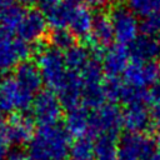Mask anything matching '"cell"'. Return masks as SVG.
<instances>
[{
    "mask_svg": "<svg viewBox=\"0 0 160 160\" xmlns=\"http://www.w3.org/2000/svg\"><path fill=\"white\" fill-rule=\"evenodd\" d=\"M10 141L6 138L4 129L0 128V160H6V158L9 156V154L11 152L10 150Z\"/></svg>",
    "mask_w": 160,
    "mask_h": 160,
    "instance_id": "cell-27",
    "label": "cell"
},
{
    "mask_svg": "<svg viewBox=\"0 0 160 160\" xmlns=\"http://www.w3.org/2000/svg\"><path fill=\"white\" fill-rule=\"evenodd\" d=\"M131 60L138 61H156L160 56V42L158 38L142 34L131 45H129Z\"/></svg>",
    "mask_w": 160,
    "mask_h": 160,
    "instance_id": "cell-15",
    "label": "cell"
},
{
    "mask_svg": "<svg viewBox=\"0 0 160 160\" xmlns=\"http://www.w3.org/2000/svg\"><path fill=\"white\" fill-rule=\"evenodd\" d=\"M89 125L90 138H116L122 128V111L114 102H105L104 105L90 111Z\"/></svg>",
    "mask_w": 160,
    "mask_h": 160,
    "instance_id": "cell-3",
    "label": "cell"
},
{
    "mask_svg": "<svg viewBox=\"0 0 160 160\" xmlns=\"http://www.w3.org/2000/svg\"><path fill=\"white\" fill-rule=\"evenodd\" d=\"M150 160H160V155H159V154H154Z\"/></svg>",
    "mask_w": 160,
    "mask_h": 160,
    "instance_id": "cell-35",
    "label": "cell"
},
{
    "mask_svg": "<svg viewBox=\"0 0 160 160\" xmlns=\"http://www.w3.org/2000/svg\"><path fill=\"white\" fill-rule=\"evenodd\" d=\"M11 5H14V4H12V0H0V15H1L6 9H9Z\"/></svg>",
    "mask_w": 160,
    "mask_h": 160,
    "instance_id": "cell-31",
    "label": "cell"
},
{
    "mask_svg": "<svg viewBox=\"0 0 160 160\" xmlns=\"http://www.w3.org/2000/svg\"><path fill=\"white\" fill-rule=\"evenodd\" d=\"M154 141H155V150H158V154L160 155V134L158 135V138Z\"/></svg>",
    "mask_w": 160,
    "mask_h": 160,
    "instance_id": "cell-33",
    "label": "cell"
},
{
    "mask_svg": "<svg viewBox=\"0 0 160 160\" xmlns=\"http://www.w3.org/2000/svg\"><path fill=\"white\" fill-rule=\"evenodd\" d=\"M156 38H158V40H159V42H160V35H159V36H156Z\"/></svg>",
    "mask_w": 160,
    "mask_h": 160,
    "instance_id": "cell-36",
    "label": "cell"
},
{
    "mask_svg": "<svg viewBox=\"0 0 160 160\" xmlns=\"http://www.w3.org/2000/svg\"><path fill=\"white\" fill-rule=\"evenodd\" d=\"M2 129L11 145L29 144L35 132L32 118H29L24 114L12 115Z\"/></svg>",
    "mask_w": 160,
    "mask_h": 160,
    "instance_id": "cell-13",
    "label": "cell"
},
{
    "mask_svg": "<svg viewBox=\"0 0 160 160\" xmlns=\"http://www.w3.org/2000/svg\"><path fill=\"white\" fill-rule=\"evenodd\" d=\"M151 125L160 131V106L154 108L151 111Z\"/></svg>",
    "mask_w": 160,
    "mask_h": 160,
    "instance_id": "cell-29",
    "label": "cell"
},
{
    "mask_svg": "<svg viewBox=\"0 0 160 160\" xmlns=\"http://www.w3.org/2000/svg\"><path fill=\"white\" fill-rule=\"evenodd\" d=\"M119 145L114 136H99L94 140L95 160H118Z\"/></svg>",
    "mask_w": 160,
    "mask_h": 160,
    "instance_id": "cell-20",
    "label": "cell"
},
{
    "mask_svg": "<svg viewBox=\"0 0 160 160\" xmlns=\"http://www.w3.org/2000/svg\"><path fill=\"white\" fill-rule=\"evenodd\" d=\"M4 115H5V112H4V110L0 108V128H1V124H2V121H4Z\"/></svg>",
    "mask_w": 160,
    "mask_h": 160,
    "instance_id": "cell-34",
    "label": "cell"
},
{
    "mask_svg": "<svg viewBox=\"0 0 160 160\" xmlns=\"http://www.w3.org/2000/svg\"><path fill=\"white\" fill-rule=\"evenodd\" d=\"M21 5H32V4H38V0H18Z\"/></svg>",
    "mask_w": 160,
    "mask_h": 160,
    "instance_id": "cell-32",
    "label": "cell"
},
{
    "mask_svg": "<svg viewBox=\"0 0 160 160\" xmlns=\"http://www.w3.org/2000/svg\"><path fill=\"white\" fill-rule=\"evenodd\" d=\"M50 41L52 48L60 51H66L75 45V36L68 29H55L51 31Z\"/></svg>",
    "mask_w": 160,
    "mask_h": 160,
    "instance_id": "cell-24",
    "label": "cell"
},
{
    "mask_svg": "<svg viewBox=\"0 0 160 160\" xmlns=\"http://www.w3.org/2000/svg\"><path fill=\"white\" fill-rule=\"evenodd\" d=\"M48 20L45 14L36 9H25L22 18L16 29L15 36L28 44L40 41L48 31Z\"/></svg>",
    "mask_w": 160,
    "mask_h": 160,
    "instance_id": "cell-10",
    "label": "cell"
},
{
    "mask_svg": "<svg viewBox=\"0 0 160 160\" xmlns=\"http://www.w3.org/2000/svg\"><path fill=\"white\" fill-rule=\"evenodd\" d=\"M12 76L22 88H25L31 94L36 95L41 91L40 89L44 84V80L36 62H32L30 60L24 61L14 70Z\"/></svg>",
    "mask_w": 160,
    "mask_h": 160,
    "instance_id": "cell-17",
    "label": "cell"
},
{
    "mask_svg": "<svg viewBox=\"0 0 160 160\" xmlns=\"http://www.w3.org/2000/svg\"><path fill=\"white\" fill-rule=\"evenodd\" d=\"M155 141L145 132H126L119 144L118 160H150L154 155Z\"/></svg>",
    "mask_w": 160,
    "mask_h": 160,
    "instance_id": "cell-8",
    "label": "cell"
},
{
    "mask_svg": "<svg viewBox=\"0 0 160 160\" xmlns=\"http://www.w3.org/2000/svg\"><path fill=\"white\" fill-rule=\"evenodd\" d=\"M109 16L114 30V39L118 44L129 46L140 36L141 24L138 15H135L126 5L114 6Z\"/></svg>",
    "mask_w": 160,
    "mask_h": 160,
    "instance_id": "cell-4",
    "label": "cell"
},
{
    "mask_svg": "<svg viewBox=\"0 0 160 160\" xmlns=\"http://www.w3.org/2000/svg\"><path fill=\"white\" fill-rule=\"evenodd\" d=\"M146 104L154 108L160 106V80L146 90Z\"/></svg>",
    "mask_w": 160,
    "mask_h": 160,
    "instance_id": "cell-26",
    "label": "cell"
},
{
    "mask_svg": "<svg viewBox=\"0 0 160 160\" xmlns=\"http://www.w3.org/2000/svg\"><path fill=\"white\" fill-rule=\"evenodd\" d=\"M91 42L98 49H104L111 46V42L114 39V30L111 25L110 16L106 14H98L95 15L92 29L90 32Z\"/></svg>",
    "mask_w": 160,
    "mask_h": 160,
    "instance_id": "cell-18",
    "label": "cell"
},
{
    "mask_svg": "<svg viewBox=\"0 0 160 160\" xmlns=\"http://www.w3.org/2000/svg\"><path fill=\"white\" fill-rule=\"evenodd\" d=\"M6 160H31V158L28 151H24L21 149H15V150H11Z\"/></svg>",
    "mask_w": 160,
    "mask_h": 160,
    "instance_id": "cell-28",
    "label": "cell"
},
{
    "mask_svg": "<svg viewBox=\"0 0 160 160\" xmlns=\"http://www.w3.org/2000/svg\"><path fill=\"white\" fill-rule=\"evenodd\" d=\"M62 104L51 90H41L34 98L31 105L32 120L40 126L56 125L62 116Z\"/></svg>",
    "mask_w": 160,
    "mask_h": 160,
    "instance_id": "cell-7",
    "label": "cell"
},
{
    "mask_svg": "<svg viewBox=\"0 0 160 160\" xmlns=\"http://www.w3.org/2000/svg\"><path fill=\"white\" fill-rule=\"evenodd\" d=\"M160 80V64L131 60L124 72V82L134 89L148 90Z\"/></svg>",
    "mask_w": 160,
    "mask_h": 160,
    "instance_id": "cell-9",
    "label": "cell"
},
{
    "mask_svg": "<svg viewBox=\"0 0 160 160\" xmlns=\"http://www.w3.org/2000/svg\"><path fill=\"white\" fill-rule=\"evenodd\" d=\"M35 62L49 90L56 92L69 75L64 54L52 46H44L38 51Z\"/></svg>",
    "mask_w": 160,
    "mask_h": 160,
    "instance_id": "cell-2",
    "label": "cell"
},
{
    "mask_svg": "<svg viewBox=\"0 0 160 160\" xmlns=\"http://www.w3.org/2000/svg\"><path fill=\"white\" fill-rule=\"evenodd\" d=\"M151 125V112L148 110L146 104L136 102L125 105L122 110V128L128 132L142 134Z\"/></svg>",
    "mask_w": 160,
    "mask_h": 160,
    "instance_id": "cell-14",
    "label": "cell"
},
{
    "mask_svg": "<svg viewBox=\"0 0 160 160\" xmlns=\"http://www.w3.org/2000/svg\"><path fill=\"white\" fill-rule=\"evenodd\" d=\"M129 64H130V52L128 46L120 44L111 45L101 54L102 70L108 78L116 79L121 74L124 75Z\"/></svg>",
    "mask_w": 160,
    "mask_h": 160,
    "instance_id": "cell-12",
    "label": "cell"
},
{
    "mask_svg": "<svg viewBox=\"0 0 160 160\" xmlns=\"http://www.w3.org/2000/svg\"><path fill=\"white\" fill-rule=\"evenodd\" d=\"M25 9L19 5H11L0 15V31L14 35L19 26V22L22 18Z\"/></svg>",
    "mask_w": 160,
    "mask_h": 160,
    "instance_id": "cell-21",
    "label": "cell"
},
{
    "mask_svg": "<svg viewBox=\"0 0 160 160\" xmlns=\"http://www.w3.org/2000/svg\"><path fill=\"white\" fill-rule=\"evenodd\" d=\"M64 0H38V4L41 5V8H44L45 10H49L54 6H56L58 4L62 2Z\"/></svg>",
    "mask_w": 160,
    "mask_h": 160,
    "instance_id": "cell-30",
    "label": "cell"
},
{
    "mask_svg": "<svg viewBox=\"0 0 160 160\" xmlns=\"http://www.w3.org/2000/svg\"><path fill=\"white\" fill-rule=\"evenodd\" d=\"M71 144V136L64 126H40L28 144V152L31 160H66Z\"/></svg>",
    "mask_w": 160,
    "mask_h": 160,
    "instance_id": "cell-1",
    "label": "cell"
},
{
    "mask_svg": "<svg viewBox=\"0 0 160 160\" xmlns=\"http://www.w3.org/2000/svg\"><path fill=\"white\" fill-rule=\"evenodd\" d=\"M35 95L22 88L12 75L0 81V108L4 112H24L31 109Z\"/></svg>",
    "mask_w": 160,
    "mask_h": 160,
    "instance_id": "cell-5",
    "label": "cell"
},
{
    "mask_svg": "<svg viewBox=\"0 0 160 160\" xmlns=\"http://www.w3.org/2000/svg\"><path fill=\"white\" fill-rule=\"evenodd\" d=\"M31 46L18 36L0 31V71L15 70L20 64L28 61Z\"/></svg>",
    "mask_w": 160,
    "mask_h": 160,
    "instance_id": "cell-6",
    "label": "cell"
},
{
    "mask_svg": "<svg viewBox=\"0 0 160 160\" xmlns=\"http://www.w3.org/2000/svg\"><path fill=\"white\" fill-rule=\"evenodd\" d=\"M92 56H94V51H90L88 48L78 44L71 46L64 54L65 62L69 71L78 72V74H80L86 68V65L90 62Z\"/></svg>",
    "mask_w": 160,
    "mask_h": 160,
    "instance_id": "cell-19",
    "label": "cell"
},
{
    "mask_svg": "<svg viewBox=\"0 0 160 160\" xmlns=\"http://www.w3.org/2000/svg\"><path fill=\"white\" fill-rule=\"evenodd\" d=\"M89 119H90V111L88 110V108H85L84 105L75 106L68 110L64 128L66 129L70 136H74L76 139L89 136V129H90Z\"/></svg>",
    "mask_w": 160,
    "mask_h": 160,
    "instance_id": "cell-16",
    "label": "cell"
},
{
    "mask_svg": "<svg viewBox=\"0 0 160 160\" xmlns=\"http://www.w3.org/2000/svg\"><path fill=\"white\" fill-rule=\"evenodd\" d=\"M126 6L138 16L149 18L160 11V0H125Z\"/></svg>",
    "mask_w": 160,
    "mask_h": 160,
    "instance_id": "cell-23",
    "label": "cell"
},
{
    "mask_svg": "<svg viewBox=\"0 0 160 160\" xmlns=\"http://www.w3.org/2000/svg\"><path fill=\"white\" fill-rule=\"evenodd\" d=\"M71 160H95L94 159V140L85 136L76 139L70 149Z\"/></svg>",
    "mask_w": 160,
    "mask_h": 160,
    "instance_id": "cell-22",
    "label": "cell"
},
{
    "mask_svg": "<svg viewBox=\"0 0 160 160\" xmlns=\"http://www.w3.org/2000/svg\"><path fill=\"white\" fill-rule=\"evenodd\" d=\"M141 30L146 35L159 36L160 35V11L152 14L149 18H145L144 22L141 24Z\"/></svg>",
    "mask_w": 160,
    "mask_h": 160,
    "instance_id": "cell-25",
    "label": "cell"
},
{
    "mask_svg": "<svg viewBox=\"0 0 160 160\" xmlns=\"http://www.w3.org/2000/svg\"><path fill=\"white\" fill-rule=\"evenodd\" d=\"M94 19H95V15L92 14V11L86 4L74 0L66 29L75 38H80V39L89 38L92 29Z\"/></svg>",
    "mask_w": 160,
    "mask_h": 160,
    "instance_id": "cell-11",
    "label": "cell"
}]
</instances>
